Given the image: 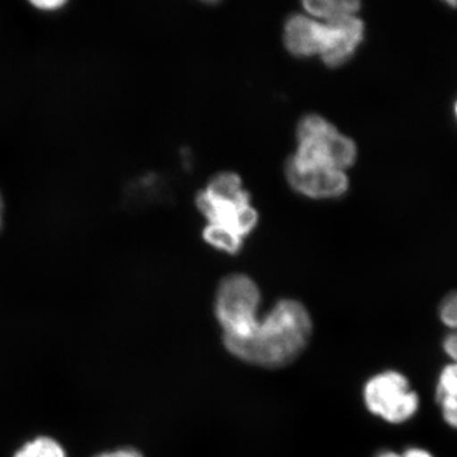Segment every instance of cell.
I'll return each mask as SVG.
<instances>
[{
	"mask_svg": "<svg viewBox=\"0 0 457 457\" xmlns=\"http://www.w3.org/2000/svg\"><path fill=\"white\" fill-rule=\"evenodd\" d=\"M312 335V321L302 303L284 299L258 319L253 330L240 341L225 345L237 359L261 366L278 369L290 365L305 350Z\"/></svg>",
	"mask_w": 457,
	"mask_h": 457,
	"instance_id": "cell-1",
	"label": "cell"
},
{
	"mask_svg": "<svg viewBox=\"0 0 457 457\" xmlns=\"http://www.w3.org/2000/svg\"><path fill=\"white\" fill-rule=\"evenodd\" d=\"M260 303V288L249 276L237 273L222 279L216 293L215 315L224 345L240 341L253 330Z\"/></svg>",
	"mask_w": 457,
	"mask_h": 457,
	"instance_id": "cell-2",
	"label": "cell"
},
{
	"mask_svg": "<svg viewBox=\"0 0 457 457\" xmlns=\"http://www.w3.org/2000/svg\"><path fill=\"white\" fill-rule=\"evenodd\" d=\"M362 398L370 413L389 425L408 422L420 408V394L411 389L408 376L396 370H385L370 378Z\"/></svg>",
	"mask_w": 457,
	"mask_h": 457,
	"instance_id": "cell-3",
	"label": "cell"
},
{
	"mask_svg": "<svg viewBox=\"0 0 457 457\" xmlns=\"http://www.w3.org/2000/svg\"><path fill=\"white\" fill-rule=\"evenodd\" d=\"M323 25V44L319 55L328 66L337 68L354 55L363 40L365 26L357 14L327 21Z\"/></svg>",
	"mask_w": 457,
	"mask_h": 457,
	"instance_id": "cell-4",
	"label": "cell"
},
{
	"mask_svg": "<svg viewBox=\"0 0 457 457\" xmlns=\"http://www.w3.org/2000/svg\"><path fill=\"white\" fill-rule=\"evenodd\" d=\"M286 177L295 191L312 198H336L348 189V179L345 171L333 168L302 170L293 162L286 164Z\"/></svg>",
	"mask_w": 457,
	"mask_h": 457,
	"instance_id": "cell-5",
	"label": "cell"
},
{
	"mask_svg": "<svg viewBox=\"0 0 457 457\" xmlns=\"http://www.w3.org/2000/svg\"><path fill=\"white\" fill-rule=\"evenodd\" d=\"M324 25L317 18L294 14L286 21L284 40L286 47L296 56H311L320 53Z\"/></svg>",
	"mask_w": 457,
	"mask_h": 457,
	"instance_id": "cell-6",
	"label": "cell"
},
{
	"mask_svg": "<svg viewBox=\"0 0 457 457\" xmlns=\"http://www.w3.org/2000/svg\"><path fill=\"white\" fill-rule=\"evenodd\" d=\"M210 197L220 203L245 204H249V195L243 189L240 177L236 173H219L213 177L204 189Z\"/></svg>",
	"mask_w": 457,
	"mask_h": 457,
	"instance_id": "cell-7",
	"label": "cell"
},
{
	"mask_svg": "<svg viewBox=\"0 0 457 457\" xmlns=\"http://www.w3.org/2000/svg\"><path fill=\"white\" fill-rule=\"evenodd\" d=\"M438 317L450 333L442 341V350L449 356L451 362L457 363V291L447 294L438 306Z\"/></svg>",
	"mask_w": 457,
	"mask_h": 457,
	"instance_id": "cell-8",
	"label": "cell"
},
{
	"mask_svg": "<svg viewBox=\"0 0 457 457\" xmlns=\"http://www.w3.org/2000/svg\"><path fill=\"white\" fill-rule=\"evenodd\" d=\"M303 8L312 14V17L323 18L327 22L337 18L357 14L360 3L354 0H308L303 2Z\"/></svg>",
	"mask_w": 457,
	"mask_h": 457,
	"instance_id": "cell-9",
	"label": "cell"
},
{
	"mask_svg": "<svg viewBox=\"0 0 457 457\" xmlns=\"http://www.w3.org/2000/svg\"><path fill=\"white\" fill-rule=\"evenodd\" d=\"M12 457H68L62 442L50 436H37L25 442Z\"/></svg>",
	"mask_w": 457,
	"mask_h": 457,
	"instance_id": "cell-10",
	"label": "cell"
},
{
	"mask_svg": "<svg viewBox=\"0 0 457 457\" xmlns=\"http://www.w3.org/2000/svg\"><path fill=\"white\" fill-rule=\"evenodd\" d=\"M204 239L209 245L228 252V253H237L243 245V237H240L233 228L222 224H213L210 222L204 230Z\"/></svg>",
	"mask_w": 457,
	"mask_h": 457,
	"instance_id": "cell-11",
	"label": "cell"
},
{
	"mask_svg": "<svg viewBox=\"0 0 457 457\" xmlns=\"http://www.w3.org/2000/svg\"><path fill=\"white\" fill-rule=\"evenodd\" d=\"M336 126L328 121L323 116L319 114H306L302 119V121L297 125V140L305 141L312 139H318L332 130H335Z\"/></svg>",
	"mask_w": 457,
	"mask_h": 457,
	"instance_id": "cell-12",
	"label": "cell"
},
{
	"mask_svg": "<svg viewBox=\"0 0 457 457\" xmlns=\"http://www.w3.org/2000/svg\"><path fill=\"white\" fill-rule=\"evenodd\" d=\"M457 398V363L450 362L445 365L438 375L435 389L436 403L442 400Z\"/></svg>",
	"mask_w": 457,
	"mask_h": 457,
	"instance_id": "cell-13",
	"label": "cell"
},
{
	"mask_svg": "<svg viewBox=\"0 0 457 457\" xmlns=\"http://www.w3.org/2000/svg\"><path fill=\"white\" fill-rule=\"evenodd\" d=\"M438 407L445 423L451 428L457 429V398L442 400L438 403Z\"/></svg>",
	"mask_w": 457,
	"mask_h": 457,
	"instance_id": "cell-14",
	"label": "cell"
},
{
	"mask_svg": "<svg viewBox=\"0 0 457 457\" xmlns=\"http://www.w3.org/2000/svg\"><path fill=\"white\" fill-rule=\"evenodd\" d=\"M95 457H144L139 450L134 447H121L112 451H104Z\"/></svg>",
	"mask_w": 457,
	"mask_h": 457,
	"instance_id": "cell-15",
	"label": "cell"
},
{
	"mask_svg": "<svg viewBox=\"0 0 457 457\" xmlns=\"http://www.w3.org/2000/svg\"><path fill=\"white\" fill-rule=\"evenodd\" d=\"M402 457H435L428 450L422 447H408L402 453Z\"/></svg>",
	"mask_w": 457,
	"mask_h": 457,
	"instance_id": "cell-16",
	"label": "cell"
},
{
	"mask_svg": "<svg viewBox=\"0 0 457 457\" xmlns=\"http://www.w3.org/2000/svg\"><path fill=\"white\" fill-rule=\"evenodd\" d=\"M32 4L35 5L36 8L41 9V11H57V9L65 5V2L53 0V2H33Z\"/></svg>",
	"mask_w": 457,
	"mask_h": 457,
	"instance_id": "cell-17",
	"label": "cell"
},
{
	"mask_svg": "<svg viewBox=\"0 0 457 457\" xmlns=\"http://www.w3.org/2000/svg\"><path fill=\"white\" fill-rule=\"evenodd\" d=\"M376 457H402V453H396V451L387 450L378 453Z\"/></svg>",
	"mask_w": 457,
	"mask_h": 457,
	"instance_id": "cell-18",
	"label": "cell"
},
{
	"mask_svg": "<svg viewBox=\"0 0 457 457\" xmlns=\"http://www.w3.org/2000/svg\"><path fill=\"white\" fill-rule=\"evenodd\" d=\"M3 210H4V201H3L2 194H0V227L3 224Z\"/></svg>",
	"mask_w": 457,
	"mask_h": 457,
	"instance_id": "cell-19",
	"label": "cell"
},
{
	"mask_svg": "<svg viewBox=\"0 0 457 457\" xmlns=\"http://www.w3.org/2000/svg\"><path fill=\"white\" fill-rule=\"evenodd\" d=\"M456 116H457V104H456Z\"/></svg>",
	"mask_w": 457,
	"mask_h": 457,
	"instance_id": "cell-20",
	"label": "cell"
}]
</instances>
